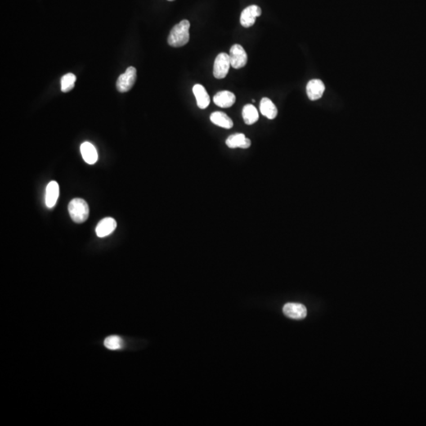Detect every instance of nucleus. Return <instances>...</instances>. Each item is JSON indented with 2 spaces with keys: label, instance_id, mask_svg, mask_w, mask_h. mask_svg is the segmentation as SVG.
<instances>
[{
  "label": "nucleus",
  "instance_id": "f03ea898",
  "mask_svg": "<svg viewBox=\"0 0 426 426\" xmlns=\"http://www.w3.org/2000/svg\"><path fill=\"white\" fill-rule=\"evenodd\" d=\"M68 210L72 220L78 224L87 221L90 214L88 204L82 198H75L69 202Z\"/></svg>",
  "mask_w": 426,
  "mask_h": 426
},
{
  "label": "nucleus",
  "instance_id": "0eeeda50",
  "mask_svg": "<svg viewBox=\"0 0 426 426\" xmlns=\"http://www.w3.org/2000/svg\"><path fill=\"white\" fill-rule=\"evenodd\" d=\"M284 314L290 318L294 320H302L307 315L306 306L300 303L286 304L283 309Z\"/></svg>",
  "mask_w": 426,
  "mask_h": 426
},
{
  "label": "nucleus",
  "instance_id": "4468645a",
  "mask_svg": "<svg viewBox=\"0 0 426 426\" xmlns=\"http://www.w3.org/2000/svg\"><path fill=\"white\" fill-rule=\"evenodd\" d=\"M59 184L55 181H50L46 188V196H45V202L47 208H53L55 205L59 198Z\"/></svg>",
  "mask_w": 426,
  "mask_h": 426
},
{
  "label": "nucleus",
  "instance_id": "f257e3e1",
  "mask_svg": "<svg viewBox=\"0 0 426 426\" xmlns=\"http://www.w3.org/2000/svg\"><path fill=\"white\" fill-rule=\"evenodd\" d=\"M190 23L188 20H182L172 28L167 42L174 47H182L190 41Z\"/></svg>",
  "mask_w": 426,
  "mask_h": 426
},
{
  "label": "nucleus",
  "instance_id": "f3484780",
  "mask_svg": "<svg viewBox=\"0 0 426 426\" xmlns=\"http://www.w3.org/2000/svg\"><path fill=\"white\" fill-rule=\"evenodd\" d=\"M243 118L246 124L253 125L257 123L259 114L253 104H247L243 109Z\"/></svg>",
  "mask_w": 426,
  "mask_h": 426
},
{
  "label": "nucleus",
  "instance_id": "6e6552de",
  "mask_svg": "<svg viewBox=\"0 0 426 426\" xmlns=\"http://www.w3.org/2000/svg\"><path fill=\"white\" fill-rule=\"evenodd\" d=\"M325 90L324 82L319 79H313L306 86V92L309 99L316 100L321 98Z\"/></svg>",
  "mask_w": 426,
  "mask_h": 426
},
{
  "label": "nucleus",
  "instance_id": "9b49d317",
  "mask_svg": "<svg viewBox=\"0 0 426 426\" xmlns=\"http://www.w3.org/2000/svg\"><path fill=\"white\" fill-rule=\"evenodd\" d=\"M226 144L230 149H248L251 146V141L243 134H235L227 137Z\"/></svg>",
  "mask_w": 426,
  "mask_h": 426
},
{
  "label": "nucleus",
  "instance_id": "423d86ee",
  "mask_svg": "<svg viewBox=\"0 0 426 426\" xmlns=\"http://www.w3.org/2000/svg\"><path fill=\"white\" fill-rule=\"evenodd\" d=\"M261 15V9L257 5L248 6L243 10L241 14V25L245 28H249L254 25L257 17Z\"/></svg>",
  "mask_w": 426,
  "mask_h": 426
},
{
  "label": "nucleus",
  "instance_id": "dca6fc26",
  "mask_svg": "<svg viewBox=\"0 0 426 426\" xmlns=\"http://www.w3.org/2000/svg\"><path fill=\"white\" fill-rule=\"evenodd\" d=\"M210 120L212 123H214L218 127H222L225 129H231L233 127V121L231 118L225 114V113L221 112H216L211 114Z\"/></svg>",
  "mask_w": 426,
  "mask_h": 426
},
{
  "label": "nucleus",
  "instance_id": "39448f33",
  "mask_svg": "<svg viewBox=\"0 0 426 426\" xmlns=\"http://www.w3.org/2000/svg\"><path fill=\"white\" fill-rule=\"evenodd\" d=\"M230 61L228 54L221 53L215 59L213 75L217 79L226 78L230 69Z\"/></svg>",
  "mask_w": 426,
  "mask_h": 426
},
{
  "label": "nucleus",
  "instance_id": "ddd939ff",
  "mask_svg": "<svg viewBox=\"0 0 426 426\" xmlns=\"http://www.w3.org/2000/svg\"><path fill=\"white\" fill-rule=\"evenodd\" d=\"M81 153L84 160L89 164H94L98 160V154L96 148L88 141L82 143L81 145Z\"/></svg>",
  "mask_w": 426,
  "mask_h": 426
},
{
  "label": "nucleus",
  "instance_id": "aec40b11",
  "mask_svg": "<svg viewBox=\"0 0 426 426\" xmlns=\"http://www.w3.org/2000/svg\"><path fill=\"white\" fill-rule=\"evenodd\" d=\"M168 1H174V0H168Z\"/></svg>",
  "mask_w": 426,
  "mask_h": 426
},
{
  "label": "nucleus",
  "instance_id": "a211bd4d",
  "mask_svg": "<svg viewBox=\"0 0 426 426\" xmlns=\"http://www.w3.org/2000/svg\"><path fill=\"white\" fill-rule=\"evenodd\" d=\"M76 82V76L74 74H69L64 75L61 79V90L63 92H69L74 87Z\"/></svg>",
  "mask_w": 426,
  "mask_h": 426
},
{
  "label": "nucleus",
  "instance_id": "20e7f679",
  "mask_svg": "<svg viewBox=\"0 0 426 426\" xmlns=\"http://www.w3.org/2000/svg\"><path fill=\"white\" fill-rule=\"evenodd\" d=\"M229 57L230 66L235 69L244 67L248 61L247 52L240 45H234L230 47Z\"/></svg>",
  "mask_w": 426,
  "mask_h": 426
},
{
  "label": "nucleus",
  "instance_id": "2eb2a0df",
  "mask_svg": "<svg viewBox=\"0 0 426 426\" xmlns=\"http://www.w3.org/2000/svg\"><path fill=\"white\" fill-rule=\"evenodd\" d=\"M260 111L264 116L269 119H274L277 116L278 110L273 102L267 97H264L260 103Z\"/></svg>",
  "mask_w": 426,
  "mask_h": 426
},
{
  "label": "nucleus",
  "instance_id": "7ed1b4c3",
  "mask_svg": "<svg viewBox=\"0 0 426 426\" xmlns=\"http://www.w3.org/2000/svg\"><path fill=\"white\" fill-rule=\"evenodd\" d=\"M137 78V69L134 67L127 68L124 74L117 80L116 88L120 92H128L132 89Z\"/></svg>",
  "mask_w": 426,
  "mask_h": 426
},
{
  "label": "nucleus",
  "instance_id": "f8f14e48",
  "mask_svg": "<svg viewBox=\"0 0 426 426\" xmlns=\"http://www.w3.org/2000/svg\"><path fill=\"white\" fill-rule=\"evenodd\" d=\"M193 92L196 97L198 108L201 109H205L206 108H208L210 104V97L204 86L200 84H197L193 88Z\"/></svg>",
  "mask_w": 426,
  "mask_h": 426
},
{
  "label": "nucleus",
  "instance_id": "9d476101",
  "mask_svg": "<svg viewBox=\"0 0 426 426\" xmlns=\"http://www.w3.org/2000/svg\"><path fill=\"white\" fill-rule=\"evenodd\" d=\"M236 100L235 94L230 91H221L217 92L213 97V101L217 106L223 108H230Z\"/></svg>",
  "mask_w": 426,
  "mask_h": 426
},
{
  "label": "nucleus",
  "instance_id": "6ab92c4d",
  "mask_svg": "<svg viewBox=\"0 0 426 426\" xmlns=\"http://www.w3.org/2000/svg\"><path fill=\"white\" fill-rule=\"evenodd\" d=\"M104 346L109 350L115 351L122 348L123 345V339L118 336H111L105 338L104 343Z\"/></svg>",
  "mask_w": 426,
  "mask_h": 426
},
{
  "label": "nucleus",
  "instance_id": "1a4fd4ad",
  "mask_svg": "<svg viewBox=\"0 0 426 426\" xmlns=\"http://www.w3.org/2000/svg\"><path fill=\"white\" fill-rule=\"evenodd\" d=\"M117 226L116 221L111 217L103 219L96 227V233L100 238L108 236L115 230Z\"/></svg>",
  "mask_w": 426,
  "mask_h": 426
}]
</instances>
